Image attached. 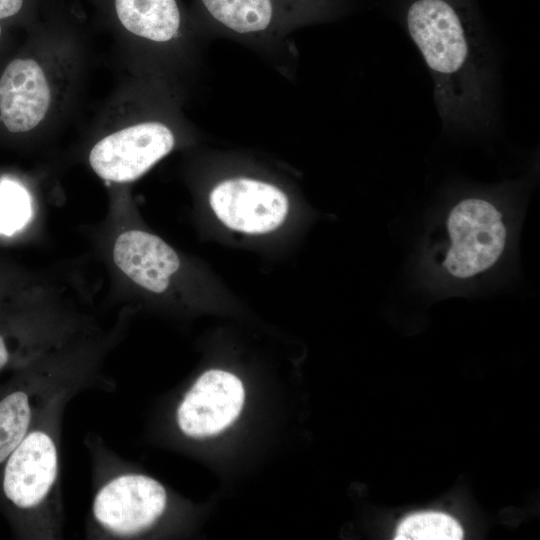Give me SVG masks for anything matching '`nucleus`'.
I'll return each instance as SVG.
<instances>
[{
  "label": "nucleus",
  "instance_id": "obj_1",
  "mask_svg": "<svg viewBox=\"0 0 540 540\" xmlns=\"http://www.w3.org/2000/svg\"><path fill=\"white\" fill-rule=\"evenodd\" d=\"M430 71L445 126L493 125L495 53L476 0H390Z\"/></svg>",
  "mask_w": 540,
  "mask_h": 540
},
{
  "label": "nucleus",
  "instance_id": "obj_2",
  "mask_svg": "<svg viewBox=\"0 0 540 540\" xmlns=\"http://www.w3.org/2000/svg\"><path fill=\"white\" fill-rule=\"evenodd\" d=\"M70 400L50 405L0 465V514L17 539L62 537L61 433Z\"/></svg>",
  "mask_w": 540,
  "mask_h": 540
},
{
  "label": "nucleus",
  "instance_id": "obj_3",
  "mask_svg": "<svg viewBox=\"0 0 540 540\" xmlns=\"http://www.w3.org/2000/svg\"><path fill=\"white\" fill-rule=\"evenodd\" d=\"M92 465L93 497L85 524L88 539L126 540L149 534L169 506L165 487L132 469L95 434L85 438Z\"/></svg>",
  "mask_w": 540,
  "mask_h": 540
},
{
  "label": "nucleus",
  "instance_id": "obj_4",
  "mask_svg": "<svg viewBox=\"0 0 540 540\" xmlns=\"http://www.w3.org/2000/svg\"><path fill=\"white\" fill-rule=\"evenodd\" d=\"M93 368L74 357L33 359L0 384V465L55 401L110 388Z\"/></svg>",
  "mask_w": 540,
  "mask_h": 540
},
{
  "label": "nucleus",
  "instance_id": "obj_5",
  "mask_svg": "<svg viewBox=\"0 0 540 540\" xmlns=\"http://www.w3.org/2000/svg\"><path fill=\"white\" fill-rule=\"evenodd\" d=\"M439 230L431 252L433 264L443 276L454 280L472 279L493 268L508 239L503 211L492 200L479 196L465 197L452 205Z\"/></svg>",
  "mask_w": 540,
  "mask_h": 540
},
{
  "label": "nucleus",
  "instance_id": "obj_6",
  "mask_svg": "<svg viewBox=\"0 0 540 540\" xmlns=\"http://www.w3.org/2000/svg\"><path fill=\"white\" fill-rule=\"evenodd\" d=\"M172 131L160 122L126 127L98 141L89 162L101 178L129 182L142 176L174 147Z\"/></svg>",
  "mask_w": 540,
  "mask_h": 540
},
{
  "label": "nucleus",
  "instance_id": "obj_7",
  "mask_svg": "<svg viewBox=\"0 0 540 540\" xmlns=\"http://www.w3.org/2000/svg\"><path fill=\"white\" fill-rule=\"evenodd\" d=\"M216 25L238 35L255 36L338 12L343 0H200Z\"/></svg>",
  "mask_w": 540,
  "mask_h": 540
},
{
  "label": "nucleus",
  "instance_id": "obj_8",
  "mask_svg": "<svg viewBox=\"0 0 540 540\" xmlns=\"http://www.w3.org/2000/svg\"><path fill=\"white\" fill-rule=\"evenodd\" d=\"M209 202L228 228L247 234H264L278 228L288 212L287 196L276 186L249 178L220 182Z\"/></svg>",
  "mask_w": 540,
  "mask_h": 540
},
{
  "label": "nucleus",
  "instance_id": "obj_9",
  "mask_svg": "<svg viewBox=\"0 0 540 540\" xmlns=\"http://www.w3.org/2000/svg\"><path fill=\"white\" fill-rule=\"evenodd\" d=\"M244 396L242 382L235 375L223 370L204 372L177 407L180 432L194 439L220 433L240 414Z\"/></svg>",
  "mask_w": 540,
  "mask_h": 540
},
{
  "label": "nucleus",
  "instance_id": "obj_10",
  "mask_svg": "<svg viewBox=\"0 0 540 540\" xmlns=\"http://www.w3.org/2000/svg\"><path fill=\"white\" fill-rule=\"evenodd\" d=\"M50 88L40 65L33 59H15L0 77V119L12 133L28 132L45 117Z\"/></svg>",
  "mask_w": 540,
  "mask_h": 540
},
{
  "label": "nucleus",
  "instance_id": "obj_11",
  "mask_svg": "<svg viewBox=\"0 0 540 540\" xmlns=\"http://www.w3.org/2000/svg\"><path fill=\"white\" fill-rule=\"evenodd\" d=\"M116 266L133 282L155 293L163 292L179 268L176 252L153 234L130 230L122 233L113 248Z\"/></svg>",
  "mask_w": 540,
  "mask_h": 540
},
{
  "label": "nucleus",
  "instance_id": "obj_12",
  "mask_svg": "<svg viewBox=\"0 0 540 540\" xmlns=\"http://www.w3.org/2000/svg\"><path fill=\"white\" fill-rule=\"evenodd\" d=\"M117 16L131 33L154 42H168L179 32L176 0H115Z\"/></svg>",
  "mask_w": 540,
  "mask_h": 540
},
{
  "label": "nucleus",
  "instance_id": "obj_13",
  "mask_svg": "<svg viewBox=\"0 0 540 540\" xmlns=\"http://www.w3.org/2000/svg\"><path fill=\"white\" fill-rule=\"evenodd\" d=\"M463 531L458 522L444 513L412 514L397 528L396 540H459Z\"/></svg>",
  "mask_w": 540,
  "mask_h": 540
},
{
  "label": "nucleus",
  "instance_id": "obj_14",
  "mask_svg": "<svg viewBox=\"0 0 540 540\" xmlns=\"http://www.w3.org/2000/svg\"><path fill=\"white\" fill-rule=\"evenodd\" d=\"M31 200L17 181L0 180V234L11 236L23 229L31 218Z\"/></svg>",
  "mask_w": 540,
  "mask_h": 540
},
{
  "label": "nucleus",
  "instance_id": "obj_15",
  "mask_svg": "<svg viewBox=\"0 0 540 540\" xmlns=\"http://www.w3.org/2000/svg\"><path fill=\"white\" fill-rule=\"evenodd\" d=\"M20 322L0 324V371L6 368H19L31 361L24 355V336L29 333Z\"/></svg>",
  "mask_w": 540,
  "mask_h": 540
},
{
  "label": "nucleus",
  "instance_id": "obj_16",
  "mask_svg": "<svg viewBox=\"0 0 540 540\" xmlns=\"http://www.w3.org/2000/svg\"><path fill=\"white\" fill-rule=\"evenodd\" d=\"M24 0H0V20L7 19L18 14Z\"/></svg>",
  "mask_w": 540,
  "mask_h": 540
},
{
  "label": "nucleus",
  "instance_id": "obj_17",
  "mask_svg": "<svg viewBox=\"0 0 540 540\" xmlns=\"http://www.w3.org/2000/svg\"><path fill=\"white\" fill-rule=\"evenodd\" d=\"M1 34H2V27H1V25H0V37H1Z\"/></svg>",
  "mask_w": 540,
  "mask_h": 540
}]
</instances>
